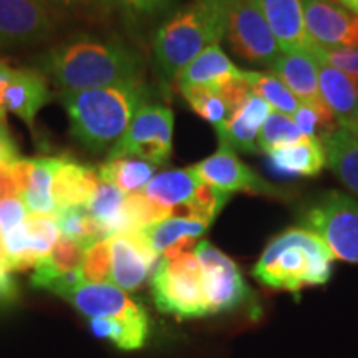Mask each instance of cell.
Returning a JSON list of instances; mask_svg holds the SVG:
<instances>
[{"instance_id": "38", "label": "cell", "mask_w": 358, "mask_h": 358, "mask_svg": "<svg viewBox=\"0 0 358 358\" xmlns=\"http://www.w3.org/2000/svg\"><path fill=\"white\" fill-rule=\"evenodd\" d=\"M100 2L133 19H159V17L171 15L178 0H100Z\"/></svg>"}, {"instance_id": "30", "label": "cell", "mask_w": 358, "mask_h": 358, "mask_svg": "<svg viewBox=\"0 0 358 358\" xmlns=\"http://www.w3.org/2000/svg\"><path fill=\"white\" fill-rule=\"evenodd\" d=\"M209 229L208 224L186 217H168L155 226L148 227L145 232L148 243L158 254H164L168 249L185 239H198Z\"/></svg>"}, {"instance_id": "47", "label": "cell", "mask_w": 358, "mask_h": 358, "mask_svg": "<svg viewBox=\"0 0 358 358\" xmlns=\"http://www.w3.org/2000/svg\"><path fill=\"white\" fill-rule=\"evenodd\" d=\"M342 7H345L347 10H350L358 15V0H337Z\"/></svg>"}, {"instance_id": "35", "label": "cell", "mask_w": 358, "mask_h": 358, "mask_svg": "<svg viewBox=\"0 0 358 358\" xmlns=\"http://www.w3.org/2000/svg\"><path fill=\"white\" fill-rule=\"evenodd\" d=\"M29 249L35 262H40L52 249L55 248L57 241L60 239V229H58L55 216H43V214H29L24 222Z\"/></svg>"}, {"instance_id": "15", "label": "cell", "mask_w": 358, "mask_h": 358, "mask_svg": "<svg viewBox=\"0 0 358 358\" xmlns=\"http://www.w3.org/2000/svg\"><path fill=\"white\" fill-rule=\"evenodd\" d=\"M65 301L85 317L92 319H138L148 315L136 301L115 284H88L83 282L64 295Z\"/></svg>"}, {"instance_id": "33", "label": "cell", "mask_w": 358, "mask_h": 358, "mask_svg": "<svg viewBox=\"0 0 358 358\" xmlns=\"http://www.w3.org/2000/svg\"><path fill=\"white\" fill-rule=\"evenodd\" d=\"M173 216V209L156 203L143 192L128 194L123 206V229L122 232L145 231L164 219ZM120 232V234H122Z\"/></svg>"}, {"instance_id": "6", "label": "cell", "mask_w": 358, "mask_h": 358, "mask_svg": "<svg viewBox=\"0 0 358 358\" xmlns=\"http://www.w3.org/2000/svg\"><path fill=\"white\" fill-rule=\"evenodd\" d=\"M302 227L320 236L335 259L358 264V201L342 191H327L301 214Z\"/></svg>"}, {"instance_id": "3", "label": "cell", "mask_w": 358, "mask_h": 358, "mask_svg": "<svg viewBox=\"0 0 358 358\" xmlns=\"http://www.w3.org/2000/svg\"><path fill=\"white\" fill-rule=\"evenodd\" d=\"M227 30V0H192L174 10L155 35V65L164 87L206 48L219 45Z\"/></svg>"}, {"instance_id": "39", "label": "cell", "mask_w": 358, "mask_h": 358, "mask_svg": "<svg viewBox=\"0 0 358 358\" xmlns=\"http://www.w3.org/2000/svg\"><path fill=\"white\" fill-rule=\"evenodd\" d=\"M313 52L320 55L324 60L334 65L335 69L342 70L343 73L350 75L358 82V47L342 48V50H324L319 45H312Z\"/></svg>"}, {"instance_id": "41", "label": "cell", "mask_w": 358, "mask_h": 358, "mask_svg": "<svg viewBox=\"0 0 358 358\" xmlns=\"http://www.w3.org/2000/svg\"><path fill=\"white\" fill-rule=\"evenodd\" d=\"M32 171H34V159H17L15 163L10 164V173L13 181H15L17 189H19V196L24 194V192L29 189L30 179H32Z\"/></svg>"}, {"instance_id": "44", "label": "cell", "mask_w": 358, "mask_h": 358, "mask_svg": "<svg viewBox=\"0 0 358 358\" xmlns=\"http://www.w3.org/2000/svg\"><path fill=\"white\" fill-rule=\"evenodd\" d=\"M38 3H42L50 10H71L75 12L78 7L82 6H87L88 0H37Z\"/></svg>"}, {"instance_id": "49", "label": "cell", "mask_w": 358, "mask_h": 358, "mask_svg": "<svg viewBox=\"0 0 358 358\" xmlns=\"http://www.w3.org/2000/svg\"><path fill=\"white\" fill-rule=\"evenodd\" d=\"M6 113H7L6 110L0 108V124H6V123H7V120H6Z\"/></svg>"}, {"instance_id": "4", "label": "cell", "mask_w": 358, "mask_h": 358, "mask_svg": "<svg viewBox=\"0 0 358 358\" xmlns=\"http://www.w3.org/2000/svg\"><path fill=\"white\" fill-rule=\"evenodd\" d=\"M334 262V252L320 236L306 227H290L267 244L252 275L268 289L297 294L327 284Z\"/></svg>"}, {"instance_id": "26", "label": "cell", "mask_w": 358, "mask_h": 358, "mask_svg": "<svg viewBox=\"0 0 358 358\" xmlns=\"http://www.w3.org/2000/svg\"><path fill=\"white\" fill-rule=\"evenodd\" d=\"M64 158H34V171L30 186L19 198L24 201L29 214L57 216L58 209L53 198V178Z\"/></svg>"}, {"instance_id": "18", "label": "cell", "mask_w": 358, "mask_h": 358, "mask_svg": "<svg viewBox=\"0 0 358 358\" xmlns=\"http://www.w3.org/2000/svg\"><path fill=\"white\" fill-rule=\"evenodd\" d=\"M274 32L282 52L308 48L312 40L306 32L302 0H254Z\"/></svg>"}, {"instance_id": "29", "label": "cell", "mask_w": 358, "mask_h": 358, "mask_svg": "<svg viewBox=\"0 0 358 358\" xmlns=\"http://www.w3.org/2000/svg\"><path fill=\"white\" fill-rule=\"evenodd\" d=\"M57 224L60 234L75 241L87 250L100 241L110 239L108 231L90 214L87 206H73L57 213Z\"/></svg>"}, {"instance_id": "7", "label": "cell", "mask_w": 358, "mask_h": 358, "mask_svg": "<svg viewBox=\"0 0 358 358\" xmlns=\"http://www.w3.org/2000/svg\"><path fill=\"white\" fill-rule=\"evenodd\" d=\"M173 131V111L158 103H146L134 115L122 140L111 148L108 159L138 158L163 166L171 158Z\"/></svg>"}, {"instance_id": "1", "label": "cell", "mask_w": 358, "mask_h": 358, "mask_svg": "<svg viewBox=\"0 0 358 358\" xmlns=\"http://www.w3.org/2000/svg\"><path fill=\"white\" fill-rule=\"evenodd\" d=\"M40 66L62 93L141 82L145 60L115 37L75 35L40 58Z\"/></svg>"}, {"instance_id": "13", "label": "cell", "mask_w": 358, "mask_h": 358, "mask_svg": "<svg viewBox=\"0 0 358 358\" xmlns=\"http://www.w3.org/2000/svg\"><path fill=\"white\" fill-rule=\"evenodd\" d=\"M55 27L52 12L37 0H0V48L45 42Z\"/></svg>"}, {"instance_id": "46", "label": "cell", "mask_w": 358, "mask_h": 358, "mask_svg": "<svg viewBox=\"0 0 358 358\" xmlns=\"http://www.w3.org/2000/svg\"><path fill=\"white\" fill-rule=\"evenodd\" d=\"M0 272H12L8 267V257L6 250V243H3V236L0 232Z\"/></svg>"}, {"instance_id": "31", "label": "cell", "mask_w": 358, "mask_h": 358, "mask_svg": "<svg viewBox=\"0 0 358 358\" xmlns=\"http://www.w3.org/2000/svg\"><path fill=\"white\" fill-rule=\"evenodd\" d=\"M127 194L111 182L101 181L90 201L87 209L98 222L108 231L110 237L120 234L123 229V206Z\"/></svg>"}, {"instance_id": "37", "label": "cell", "mask_w": 358, "mask_h": 358, "mask_svg": "<svg viewBox=\"0 0 358 358\" xmlns=\"http://www.w3.org/2000/svg\"><path fill=\"white\" fill-rule=\"evenodd\" d=\"M111 239H105L85 250L82 274L88 284H108L111 282Z\"/></svg>"}, {"instance_id": "17", "label": "cell", "mask_w": 358, "mask_h": 358, "mask_svg": "<svg viewBox=\"0 0 358 358\" xmlns=\"http://www.w3.org/2000/svg\"><path fill=\"white\" fill-rule=\"evenodd\" d=\"M272 111L274 110L266 100L252 93L249 100L227 120L226 124L216 128L219 143H226L234 151L256 153L259 151V131Z\"/></svg>"}, {"instance_id": "42", "label": "cell", "mask_w": 358, "mask_h": 358, "mask_svg": "<svg viewBox=\"0 0 358 358\" xmlns=\"http://www.w3.org/2000/svg\"><path fill=\"white\" fill-rule=\"evenodd\" d=\"M19 299V287L12 272H0V308L8 307Z\"/></svg>"}, {"instance_id": "27", "label": "cell", "mask_w": 358, "mask_h": 358, "mask_svg": "<svg viewBox=\"0 0 358 358\" xmlns=\"http://www.w3.org/2000/svg\"><path fill=\"white\" fill-rule=\"evenodd\" d=\"M96 169L101 181L111 182L128 196L145 189L148 182L156 176L158 166L153 163H148L145 159L116 158L108 159Z\"/></svg>"}, {"instance_id": "45", "label": "cell", "mask_w": 358, "mask_h": 358, "mask_svg": "<svg viewBox=\"0 0 358 358\" xmlns=\"http://www.w3.org/2000/svg\"><path fill=\"white\" fill-rule=\"evenodd\" d=\"M10 73H12L10 66H7L2 60H0V108H3V106H2L3 90H6V87H7L8 78H10ZM3 110H6V108H3Z\"/></svg>"}, {"instance_id": "20", "label": "cell", "mask_w": 358, "mask_h": 358, "mask_svg": "<svg viewBox=\"0 0 358 358\" xmlns=\"http://www.w3.org/2000/svg\"><path fill=\"white\" fill-rule=\"evenodd\" d=\"M244 70L236 66L219 45L206 48L178 73L174 87L179 92L194 87H217L226 80L243 77Z\"/></svg>"}, {"instance_id": "10", "label": "cell", "mask_w": 358, "mask_h": 358, "mask_svg": "<svg viewBox=\"0 0 358 358\" xmlns=\"http://www.w3.org/2000/svg\"><path fill=\"white\" fill-rule=\"evenodd\" d=\"M199 179L206 185H211L216 189L231 194V192H254L264 196H280L279 187L264 181L259 174L244 163L236 151L226 143H219L217 151L191 166Z\"/></svg>"}, {"instance_id": "32", "label": "cell", "mask_w": 358, "mask_h": 358, "mask_svg": "<svg viewBox=\"0 0 358 358\" xmlns=\"http://www.w3.org/2000/svg\"><path fill=\"white\" fill-rule=\"evenodd\" d=\"M245 78L252 87V92L262 100H266L272 110L279 113L294 116L301 108V101L295 98L290 90L280 78H277L272 71L262 73V71L245 70Z\"/></svg>"}, {"instance_id": "50", "label": "cell", "mask_w": 358, "mask_h": 358, "mask_svg": "<svg viewBox=\"0 0 358 358\" xmlns=\"http://www.w3.org/2000/svg\"><path fill=\"white\" fill-rule=\"evenodd\" d=\"M0 164H6V163H2V159H0Z\"/></svg>"}, {"instance_id": "40", "label": "cell", "mask_w": 358, "mask_h": 358, "mask_svg": "<svg viewBox=\"0 0 358 358\" xmlns=\"http://www.w3.org/2000/svg\"><path fill=\"white\" fill-rule=\"evenodd\" d=\"M29 211L19 196L0 201V232L6 237L8 232L17 229L25 222Z\"/></svg>"}, {"instance_id": "2", "label": "cell", "mask_w": 358, "mask_h": 358, "mask_svg": "<svg viewBox=\"0 0 358 358\" xmlns=\"http://www.w3.org/2000/svg\"><path fill=\"white\" fill-rule=\"evenodd\" d=\"M145 82L62 93L70 129L90 151L111 150L127 133L129 123L148 103Z\"/></svg>"}, {"instance_id": "43", "label": "cell", "mask_w": 358, "mask_h": 358, "mask_svg": "<svg viewBox=\"0 0 358 358\" xmlns=\"http://www.w3.org/2000/svg\"><path fill=\"white\" fill-rule=\"evenodd\" d=\"M19 196L15 181L10 173V164H0V201Z\"/></svg>"}, {"instance_id": "28", "label": "cell", "mask_w": 358, "mask_h": 358, "mask_svg": "<svg viewBox=\"0 0 358 358\" xmlns=\"http://www.w3.org/2000/svg\"><path fill=\"white\" fill-rule=\"evenodd\" d=\"M90 327L96 337L110 340L122 350L141 348L150 334L148 315L138 319H92Z\"/></svg>"}, {"instance_id": "25", "label": "cell", "mask_w": 358, "mask_h": 358, "mask_svg": "<svg viewBox=\"0 0 358 358\" xmlns=\"http://www.w3.org/2000/svg\"><path fill=\"white\" fill-rule=\"evenodd\" d=\"M85 259V249L75 241L66 239L62 236L57 241L55 248L47 257L42 259L37 266H35V272L30 279L32 287L47 290L48 285L58 277L69 274V272L80 271L82 268Z\"/></svg>"}, {"instance_id": "24", "label": "cell", "mask_w": 358, "mask_h": 358, "mask_svg": "<svg viewBox=\"0 0 358 358\" xmlns=\"http://www.w3.org/2000/svg\"><path fill=\"white\" fill-rule=\"evenodd\" d=\"M201 182L203 181L189 166L156 174L141 192L156 203L173 209L194 199Z\"/></svg>"}, {"instance_id": "12", "label": "cell", "mask_w": 358, "mask_h": 358, "mask_svg": "<svg viewBox=\"0 0 358 358\" xmlns=\"http://www.w3.org/2000/svg\"><path fill=\"white\" fill-rule=\"evenodd\" d=\"M271 71L285 83L301 105L312 108L332 127H338L337 118L320 93L319 65L310 47L282 52L275 64L271 66Z\"/></svg>"}, {"instance_id": "21", "label": "cell", "mask_w": 358, "mask_h": 358, "mask_svg": "<svg viewBox=\"0 0 358 358\" xmlns=\"http://www.w3.org/2000/svg\"><path fill=\"white\" fill-rule=\"evenodd\" d=\"M98 185V169L64 158L53 178V198L57 209L62 211L73 206H88L95 196Z\"/></svg>"}, {"instance_id": "19", "label": "cell", "mask_w": 358, "mask_h": 358, "mask_svg": "<svg viewBox=\"0 0 358 358\" xmlns=\"http://www.w3.org/2000/svg\"><path fill=\"white\" fill-rule=\"evenodd\" d=\"M313 45V43H312ZM310 50L317 58L319 65V85L320 93L329 108L337 118L340 127L358 116V83L350 75L343 73L342 70L335 69L320 55Z\"/></svg>"}, {"instance_id": "9", "label": "cell", "mask_w": 358, "mask_h": 358, "mask_svg": "<svg viewBox=\"0 0 358 358\" xmlns=\"http://www.w3.org/2000/svg\"><path fill=\"white\" fill-rule=\"evenodd\" d=\"M194 254L203 271L204 292L211 315L254 306V295L231 257L208 241L196 245Z\"/></svg>"}, {"instance_id": "36", "label": "cell", "mask_w": 358, "mask_h": 358, "mask_svg": "<svg viewBox=\"0 0 358 358\" xmlns=\"http://www.w3.org/2000/svg\"><path fill=\"white\" fill-rule=\"evenodd\" d=\"M187 105L198 113L201 118L209 122L214 128L222 127L231 118V110L227 103L217 95L211 87H194L182 90Z\"/></svg>"}, {"instance_id": "34", "label": "cell", "mask_w": 358, "mask_h": 358, "mask_svg": "<svg viewBox=\"0 0 358 358\" xmlns=\"http://www.w3.org/2000/svg\"><path fill=\"white\" fill-rule=\"evenodd\" d=\"M306 140L307 136L299 129L292 116L272 111L261 131H259L257 146L264 153H271V151L280 150V148L299 145Z\"/></svg>"}, {"instance_id": "16", "label": "cell", "mask_w": 358, "mask_h": 358, "mask_svg": "<svg viewBox=\"0 0 358 358\" xmlns=\"http://www.w3.org/2000/svg\"><path fill=\"white\" fill-rule=\"evenodd\" d=\"M52 100L47 77L42 71L32 69L13 70L3 90L2 106L8 113L20 118L27 127L34 129L38 111Z\"/></svg>"}, {"instance_id": "8", "label": "cell", "mask_w": 358, "mask_h": 358, "mask_svg": "<svg viewBox=\"0 0 358 358\" xmlns=\"http://www.w3.org/2000/svg\"><path fill=\"white\" fill-rule=\"evenodd\" d=\"M226 38L237 57L268 70L282 53L266 15L254 0H227Z\"/></svg>"}, {"instance_id": "23", "label": "cell", "mask_w": 358, "mask_h": 358, "mask_svg": "<svg viewBox=\"0 0 358 358\" xmlns=\"http://www.w3.org/2000/svg\"><path fill=\"white\" fill-rule=\"evenodd\" d=\"M322 143L327 153V166L358 198V141L355 136L348 129L338 128L322 138Z\"/></svg>"}, {"instance_id": "5", "label": "cell", "mask_w": 358, "mask_h": 358, "mask_svg": "<svg viewBox=\"0 0 358 358\" xmlns=\"http://www.w3.org/2000/svg\"><path fill=\"white\" fill-rule=\"evenodd\" d=\"M151 294L156 307L176 319L211 315L204 292L203 271L194 250L161 259L151 275Z\"/></svg>"}, {"instance_id": "14", "label": "cell", "mask_w": 358, "mask_h": 358, "mask_svg": "<svg viewBox=\"0 0 358 358\" xmlns=\"http://www.w3.org/2000/svg\"><path fill=\"white\" fill-rule=\"evenodd\" d=\"M111 239V284L116 287L136 290L155 272L159 254L148 243L145 232L131 231L116 234Z\"/></svg>"}, {"instance_id": "11", "label": "cell", "mask_w": 358, "mask_h": 358, "mask_svg": "<svg viewBox=\"0 0 358 358\" xmlns=\"http://www.w3.org/2000/svg\"><path fill=\"white\" fill-rule=\"evenodd\" d=\"M306 32L324 50L358 47V15L335 0H302Z\"/></svg>"}, {"instance_id": "48", "label": "cell", "mask_w": 358, "mask_h": 358, "mask_svg": "<svg viewBox=\"0 0 358 358\" xmlns=\"http://www.w3.org/2000/svg\"><path fill=\"white\" fill-rule=\"evenodd\" d=\"M342 128L348 129V131H350V133L353 134V136H355V140L358 141V116H357V118L350 120V122H347L345 124H343Z\"/></svg>"}, {"instance_id": "22", "label": "cell", "mask_w": 358, "mask_h": 358, "mask_svg": "<svg viewBox=\"0 0 358 358\" xmlns=\"http://www.w3.org/2000/svg\"><path fill=\"white\" fill-rule=\"evenodd\" d=\"M267 155L275 171L285 176H317L327 166L324 143L310 138L299 145L280 148Z\"/></svg>"}]
</instances>
